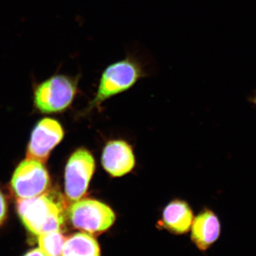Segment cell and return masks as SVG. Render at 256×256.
I'll use <instances>...</instances> for the list:
<instances>
[{"instance_id":"6da1fadb","label":"cell","mask_w":256,"mask_h":256,"mask_svg":"<svg viewBox=\"0 0 256 256\" xmlns=\"http://www.w3.org/2000/svg\"><path fill=\"white\" fill-rule=\"evenodd\" d=\"M16 210L24 226L35 235L60 230L64 224L63 204L54 194L18 200Z\"/></svg>"},{"instance_id":"7a4b0ae2","label":"cell","mask_w":256,"mask_h":256,"mask_svg":"<svg viewBox=\"0 0 256 256\" xmlns=\"http://www.w3.org/2000/svg\"><path fill=\"white\" fill-rule=\"evenodd\" d=\"M142 63L137 57L130 55L106 67L90 108L98 106L112 96L129 90L144 77L146 74Z\"/></svg>"},{"instance_id":"3957f363","label":"cell","mask_w":256,"mask_h":256,"mask_svg":"<svg viewBox=\"0 0 256 256\" xmlns=\"http://www.w3.org/2000/svg\"><path fill=\"white\" fill-rule=\"evenodd\" d=\"M79 75L56 74L38 84L34 90V105L45 114L62 112L72 104L78 92Z\"/></svg>"},{"instance_id":"277c9868","label":"cell","mask_w":256,"mask_h":256,"mask_svg":"<svg viewBox=\"0 0 256 256\" xmlns=\"http://www.w3.org/2000/svg\"><path fill=\"white\" fill-rule=\"evenodd\" d=\"M68 215L75 228L90 234L106 232L116 220V214L110 207L90 198L74 202L69 207Z\"/></svg>"},{"instance_id":"5b68a950","label":"cell","mask_w":256,"mask_h":256,"mask_svg":"<svg viewBox=\"0 0 256 256\" xmlns=\"http://www.w3.org/2000/svg\"><path fill=\"white\" fill-rule=\"evenodd\" d=\"M11 185L13 193L20 200L32 198L48 190L50 175L43 163L26 158L15 170Z\"/></svg>"},{"instance_id":"8992f818","label":"cell","mask_w":256,"mask_h":256,"mask_svg":"<svg viewBox=\"0 0 256 256\" xmlns=\"http://www.w3.org/2000/svg\"><path fill=\"white\" fill-rule=\"evenodd\" d=\"M95 168L94 156L86 150L79 149L70 156L65 170V193L70 201L85 194Z\"/></svg>"},{"instance_id":"52a82bcc","label":"cell","mask_w":256,"mask_h":256,"mask_svg":"<svg viewBox=\"0 0 256 256\" xmlns=\"http://www.w3.org/2000/svg\"><path fill=\"white\" fill-rule=\"evenodd\" d=\"M64 130L58 121L44 118L36 124L28 144L26 158L45 163L50 152L62 140Z\"/></svg>"},{"instance_id":"ba28073f","label":"cell","mask_w":256,"mask_h":256,"mask_svg":"<svg viewBox=\"0 0 256 256\" xmlns=\"http://www.w3.org/2000/svg\"><path fill=\"white\" fill-rule=\"evenodd\" d=\"M220 218L212 210L204 208L192 222V240L201 252L210 248L220 238Z\"/></svg>"},{"instance_id":"9c48e42d","label":"cell","mask_w":256,"mask_h":256,"mask_svg":"<svg viewBox=\"0 0 256 256\" xmlns=\"http://www.w3.org/2000/svg\"><path fill=\"white\" fill-rule=\"evenodd\" d=\"M102 164L112 176H122L134 168L136 159L131 146L122 140L111 141L102 152Z\"/></svg>"},{"instance_id":"30bf717a","label":"cell","mask_w":256,"mask_h":256,"mask_svg":"<svg viewBox=\"0 0 256 256\" xmlns=\"http://www.w3.org/2000/svg\"><path fill=\"white\" fill-rule=\"evenodd\" d=\"M194 215L185 202L175 200L164 208L161 224L172 233L184 234L191 228Z\"/></svg>"},{"instance_id":"8fae6325","label":"cell","mask_w":256,"mask_h":256,"mask_svg":"<svg viewBox=\"0 0 256 256\" xmlns=\"http://www.w3.org/2000/svg\"><path fill=\"white\" fill-rule=\"evenodd\" d=\"M62 256H100V247L90 234L77 233L66 240Z\"/></svg>"},{"instance_id":"7c38bea8","label":"cell","mask_w":256,"mask_h":256,"mask_svg":"<svg viewBox=\"0 0 256 256\" xmlns=\"http://www.w3.org/2000/svg\"><path fill=\"white\" fill-rule=\"evenodd\" d=\"M40 248L46 256H62L66 242L64 234L60 230L38 236Z\"/></svg>"},{"instance_id":"4fadbf2b","label":"cell","mask_w":256,"mask_h":256,"mask_svg":"<svg viewBox=\"0 0 256 256\" xmlns=\"http://www.w3.org/2000/svg\"><path fill=\"white\" fill-rule=\"evenodd\" d=\"M6 200L4 194L0 192V225L4 222L8 212Z\"/></svg>"},{"instance_id":"5bb4252c","label":"cell","mask_w":256,"mask_h":256,"mask_svg":"<svg viewBox=\"0 0 256 256\" xmlns=\"http://www.w3.org/2000/svg\"><path fill=\"white\" fill-rule=\"evenodd\" d=\"M24 256H46L42 252L40 248H35L30 250L28 254H25Z\"/></svg>"},{"instance_id":"9a60e30c","label":"cell","mask_w":256,"mask_h":256,"mask_svg":"<svg viewBox=\"0 0 256 256\" xmlns=\"http://www.w3.org/2000/svg\"><path fill=\"white\" fill-rule=\"evenodd\" d=\"M250 102H252V104H254V105L256 106V92L255 94H254V95H252V98H250Z\"/></svg>"}]
</instances>
